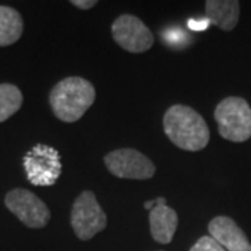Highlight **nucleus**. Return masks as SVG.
Returning <instances> with one entry per match:
<instances>
[{
    "label": "nucleus",
    "instance_id": "nucleus-10",
    "mask_svg": "<svg viewBox=\"0 0 251 251\" xmlns=\"http://www.w3.org/2000/svg\"><path fill=\"white\" fill-rule=\"evenodd\" d=\"M179 218L175 209L166 204L156 205L150 211V227L155 242L169 244L177 230Z\"/></svg>",
    "mask_w": 251,
    "mask_h": 251
},
{
    "label": "nucleus",
    "instance_id": "nucleus-12",
    "mask_svg": "<svg viewBox=\"0 0 251 251\" xmlns=\"http://www.w3.org/2000/svg\"><path fill=\"white\" fill-rule=\"evenodd\" d=\"M23 31L24 21L17 10L10 6H0V46L16 44Z\"/></svg>",
    "mask_w": 251,
    "mask_h": 251
},
{
    "label": "nucleus",
    "instance_id": "nucleus-4",
    "mask_svg": "<svg viewBox=\"0 0 251 251\" xmlns=\"http://www.w3.org/2000/svg\"><path fill=\"white\" fill-rule=\"evenodd\" d=\"M70 222L75 236L87 242L106 227L108 216L99 205L95 194L85 190L73 204Z\"/></svg>",
    "mask_w": 251,
    "mask_h": 251
},
{
    "label": "nucleus",
    "instance_id": "nucleus-13",
    "mask_svg": "<svg viewBox=\"0 0 251 251\" xmlns=\"http://www.w3.org/2000/svg\"><path fill=\"white\" fill-rule=\"evenodd\" d=\"M23 92L17 85L3 82L0 84V123L17 113L23 105Z\"/></svg>",
    "mask_w": 251,
    "mask_h": 251
},
{
    "label": "nucleus",
    "instance_id": "nucleus-17",
    "mask_svg": "<svg viewBox=\"0 0 251 251\" xmlns=\"http://www.w3.org/2000/svg\"><path fill=\"white\" fill-rule=\"evenodd\" d=\"M72 4L80 10H88L97 6L98 1L97 0H72Z\"/></svg>",
    "mask_w": 251,
    "mask_h": 251
},
{
    "label": "nucleus",
    "instance_id": "nucleus-6",
    "mask_svg": "<svg viewBox=\"0 0 251 251\" xmlns=\"http://www.w3.org/2000/svg\"><path fill=\"white\" fill-rule=\"evenodd\" d=\"M4 205L29 229L45 227L52 216L45 202L27 188L10 190L4 197Z\"/></svg>",
    "mask_w": 251,
    "mask_h": 251
},
{
    "label": "nucleus",
    "instance_id": "nucleus-9",
    "mask_svg": "<svg viewBox=\"0 0 251 251\" xmlns=\"http://www.w3.org/2000/svg\"><path fill=\"white\" fill-rule=\"evenodd\" d=\"M208 230L212 239H215L225 250L251 251V244L239 225L229 216H216L209 225Z\"/></svg>",
    "mask_w": 251,
    "mask_h": 251
},
{
    "label": "nucleus",
    "instance_id": "nucleus-1",
    "mask_svg": "<svg viewBox=\"0 0 251 251\" xmlns=\"http://www.w3.org/2000/svg\"><path fill=\"white\" fill-rule=\"evenodd\" d=\"M163 130L180 150L197 152L209 143V128L198 112L186 105H173L163 116Z\"/></svg>",
    "mask_w": 251,
    "mask_h": 251
},
{
    "label": "nucleus",
    "instance_id": "nucleus-7",
    "mask_svg": "<svg viewBox=\"0 0 251 251\" xmlns=\"http://www.w3.org/2000/svg\"><path fill=\"white\" fill-rule=\"evenodd\" d=\"M108 171L119 179L148 180L155 175L153 162L134 148H122L109 152L105 156Z\"/></svg>",
    "mask_w": 251,
    "mask_h": 251
},
{
    "label": "nucleus",
    "instance_id": "nucleus-2",
    "mask_svg": "<svg viewBox=\"0 0 251 251\" xmlns=\"http://www.w3.org/2000/svg\"><path fill=\"white\" fill-rule=\"evenodd\" d=\"M95 98L97 91L92 82L81 77H67L52 88L49 103L59 120L74 123L92 106Z\"/></svg>",
    "mask_w": 251,
    "mask_h": 251
},
{
    "label": "nucleus",
    "instance_id": "nucleus-18",
    "mask_svg": "<svg viewBox=\"0 0 251 251\" xmlns=\"http://www.w3.org/2000/svg\"><path fill=\"white\" fill-rule=\"evenodd\" d=\"M161 204H166L165 198L159 197V198H156V200H152V201H148V202H145V204H144V208L151 211L152 208H155L156 205H161Z\"/></svg>",
    "mask_w": 251,
    "mask_h": 251
},
{
    "label": "nucleus",
    "instance_id": "nucleus-11",
    "mask_svg": "<svg viewBox=\"0 0 251 251\" xmlns=\"http://www.w3.org/2000/svg\"><path fill=\"white\" fill-rule=\"evenodd\" d=\"M240 16V3L237 0H208L205 1V18L211 24L224 31H232Z\"/></svg>",
    "mask_w": 251,
    "mask_h": 251
},
{
    "label": "nucleus",
    "instance_id": "nucleus-8",
    "mask_svg": "<svg viewBox=\"0 0 251 251\" xmlns=\"http://www.w3.org/2000/svg\"><path fill=\"white\" fill-rule=\"evenodd\" d=\"M112 35L117 45L130 53H144L153 45L151 29L131 14H123L113 21Z\"/></svg>",
    "mask_w": 251,
    "mask_h": 251
},
{
    "label": "nucleus",
    "instance_id": "nucleus-3",
    "mask_svg": "<svg viewBox=\"0 0 251 251\" xmlns=\"http://www.w3.org/2000/svg\"><path fill=\"white\" fill-rule=\"evenodd\" d=\"M218 131L225 140L244 143L251 137V108L247 100L229 97L218 103L215 109Z\"/></svg>",
    "mask_w": 251,
    "mask_h": 251
},
{
    "label": "nucleus",
    "instance_id": "nucleus-16",
    "mask_svg": "<svg viewBox=\"0 0 251 251\" xmlns=\"http://www.w3.org/2000/svg\"><path fill=\"white\" fill-rule=\"evenodd\" d=\"M209 20L205 17L200 18V20H196V18H191L188 20L187 25L191 31H205L206 28L209 27Z\"/></svg>",
    "mask_w": 251,
    "mask_h": 251
},
{
    "label": "nucleus",
    "instance_id": "nucleus-15",
    "mask_svg": "<svg viewBox=\"0 0 251 251\" xmlns=\"http://www.w3.org/2000/svg\"><path fill=\"white\" fill-rule=\"evenodd\" d=\"M190 251H226L216 242L215 239H212L211 236H204L201 239H198L197 243L190 249Z\"/></svg>",
    "mask_w": 251,
    "mask_h": 251
},
{
    "label": "nucleus",
    "instance_id": "nucleus-5",
    "mask_svg": "<svg viewBox=\"0 0 251 251\" xmlns=\"http://www.w3.org/2000/svg\"><path fill=\"white\" fill-rule=\"evenodd\" d=\"M23 165L27 179L34 186H53L62 175V159L57 150L36 144L24 156Z\"/></svg>",
    "mask_w": 251,
    "mask_h": 251
},
{
    "label": "nucleus",
    "instance_id": "nucleus-14",
    "mask_svg": "<svg viewBox=\"0 0 251 251\" xmlns=\"http://www.w3.org/2000/svg\"><path fill=\"white\" fill-rule=\"evenodd\" d=\"M162 38L165 41V44L173 46V48H179L187 44V39H190L184 31H181L180 28H171V29H166Z\"/></svg>",
    "mask_w": 251,
    "mask_h": 251
}]
</instances>
